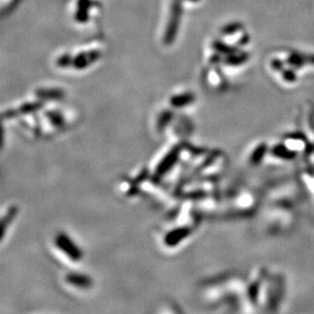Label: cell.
Here are the masks:
<instances>
[{
  "instance_id": "6da1fadb",
  "label": "cell",
  "mask_w": 314,
  "mask_h": 314,
  "mask_svg": "<svg viewBox=\"0 0 314 314\" xmlns=\"http://www.w3.org/2000/svg\"><path fill=\"white\" fill-rule=\"evenodd\" d=\"M284 145L296 155L309 153L310 142L305 134H287L283 139Z\"/></svg>"
},
{
  "instance_id": "7a4b0ae2",
  "label": "cell",
  "mask_w": 314,
  "mask_h": 314,
  "mask_svg": "<svg viewBox=\"0 0 314 314\" xmlns=\"http://www.w3.org/2000/svg\"><path fill=\"white\" fill-rule=\"evenodd\" d=\"M268 145L264 142H259L252 146L248 154V163L252 166H257L262 164L267 157Z\"/></svg>"
},
{
  "instance_id": "3957f363",
  "label": "cell",
  "mask_w": 314,
  "mask_h": 314,
  "mask_svg": "<svg viewBox=\"0 0 314 314\" xmlns=\"http://www.w3.org/2000/svg\"><path fill=\"white\" fill-rule=\"evenodd\" d=\"M56 241H57L56 242L57 245L61 248V250H63L67 255H70L71 258H73V259L79 258L80 253L77 250V247L75 246L74 244H72V241L68 239L66 236L60 235V236H58Z\"/></svg>"
},
{
  "instance_id": "277c9868",
  "label": "cell",
  "mask_w": 314,
  "mask_h": 314,
  "mask_svg": "<svg viewBox=\"0 0 314 314\" xmlns=\"http://www.w3.org/2000/svg\"><path fill=\"white\" fill-rule=\"evenodd\" d=\"M68 281H70V283H72L73 285L81 286V287H84L87 284H89L88 279L83 277V276H81V277L80 276H72L71 278H68Z\"/></svg>"
}]
</instances>
